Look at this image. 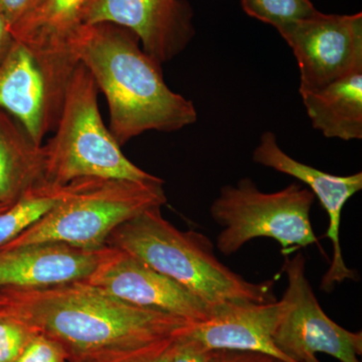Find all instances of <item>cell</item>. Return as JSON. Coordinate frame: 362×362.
<instances>
[{"label": "cell", "mask_w": 362, "mask_h": 362, "mask_svg": "<svg viewBox=\"0 0 362 362\" xmlns=\"http://www.w3.org/2000/svg\"><path fill=\"white\" fill-rule=\"evenodd\" d=\"M0 314L59 343L69 362H108L180 337L194 324L128 303L86 280L0 287Z\"/></svg>", "instance_id": "cell-1"}, {"label": "cell", "mask_w": 362, "mask_h": 362, "mask_svg": "<svg viewBox=\"0 0 362 362\" xmlns=\"http://www.w3.org/2000/svg\"><path fill=\"white\" fill-rule=\"evenodd\" d=\"M73 52L108 101L110 132L121 147L147 132H175L197 121L194 103L166 85L161 65L137 37L112 23L84 25Z\"/></svg>", "instance_id": "cell-2"}, {"label": "cell", "mask_w": 362, "mask_h": 362, "mask_svg": "<svg viewBox=\"0 0 362 362\" xmlns=\"http://www.w3.org/2000/svg\"><path fill=\"white\" fill-rule=\"evenodd\" d=\"M106 246L128 252L173 279L209 306L276 301L273 281L254 283L230 270L214 252L211 240L194 230H178L154 207L126 221Z\"/></svg>", "instance_id": "cell-3"}, {"label": "cell", "mask_w": 362, "mask_h": 362, "mask_svg": "<svg viewBox=\"0 0 362 362\" xmlns=\"http://www.w3.org/2000/svg\"><path fill=\"white\" fill-rule=\"evenodd\" d=\"M163 185L159 177L147 181L96 177L71 181L51 211L1 249L45 242L102 249L119 226L166 204Z\"/></svg>", "instance_id": "cell-4"}, {"label": "cell", "mask_w": 362, "mask_h": 362, "mask_svg": "<svg viewBox=\"0 0 362 362\" xmlns=\"http://www.w3.org/2000/svg\"><path fill=\"white\" fill-rule=\"evenodd\" d=\"M94 78L78 63L66 89L54 137L42 145L44 177L52 185H66L78 178L156 180L129 160L110 130L98 105Z\"/></svg>", "instance_id": "cell-5"}, {"label": "cell", "mask_w": 362, "mask_h": 362, "mask_svg": "<svg viewBox=\"0 0 362 362\" xmlns=\"http://www.w3.org/2000/svg\"><path fill=\"white\" fill-rule=\"evenodd\" d=\"M315 195L291 183L275 192H263L250 178L225 185L209 213L223 230L216 247L225 256L239 252L250 240L270 238L287 250L318 245L310 220Z\"/></svg>", "instance_id": "cell-6"}, {"label": "cell", "mask_w": 362, "mask_h": 362, "mask_svg": "<svg viewBox=\"0 0 362 362\" xmlns=\"http://www.w3.org/2000/svg\"><path fill=\"white\" fill-rule=\"evenodd\" d=\"M306 259L298 252L285 257L288 286L282 297V316L274 332L278 349L294 362L325 354L340 362H361L362 333L351 332L331 320L321 308L306 277Z\"/></svg>", "instance_id": "cell-7"}, {"label": "cell", "mask_w": 362, "mask_h": 362, "mask_svg": "<svg viewBox=\"0 0 362 362\" xmlns=\"http://www.w3.org/2000/svg\"><path fill=\"white\" fill-rule=\"evenodd\" d=\"M300 71V94L325 87L362 68V14L310 16L277 28Z\"/></svg>", "instance_id": "cell-8"}, {"label": "cell", "mask_w": 362, "mask_h": 362, "mask_svg": "<svg viewBox=\"0 0 362 362\" xmlns=\"http://www.w3.org/2000/svg\"><path fill=\"white\" fill-rule=\"evenodd\" d=\"M81 18L87 25L112 23L130 30L159 65L185 51L195 35L187 0H86Z\"/></svg>", "instance_id": "cell-9"}, {"label": "cell", "mask_w": 362, "mask_h": 362, "mask_svg": "<svg viewBox=\"0 0 362 362\" xmlns=\"http://www.w3.org/2000/svg\"><path fill=\"white\" fill-rule=\"evenodd\" d=\"M85 1L45 0L11 30L14 40L25 45L39 65L58 121L69 83L78 65L73 45L84 25L81 11Z\"/></svg>", "instance_id": "cell-10"}, {"label": "cell", "mask_w": 362, "mask_h": 362, "mask_svg": "<svg viewBox=\"0 0 362 362\" xmlns=\"http://www.w3.org/2000/svg\"><path fill=\"white\" fill-rule=\"evenodd\" d=\"M86 281L128 303L180 317L192 323L207 320L213 312V307L173 279L113 247Z\"/></svg>", "instance_id": "cell-11"}, {"label": "cell", "mask_w": 362, "mask_h": 362, "mask_svg": "<svg viewBox=\"0 0 362 362\" xmlns=\"http://www.w3.org/2000/svg\"><path fill=\"white\" fill-rule=\"evenodd\" d=\"M252 161L305 183L327 213L329 226L325 237L332 243L333 256L329 269L321 281V290L329 293L345 280H356V272L349 269L343 258L340 223L345 204L362 189V173L333 175L302 163L281 148L277 136L272 131H266L259 137L258 145L252 151Z\"/></svg>", "instance_id": "cell-12"}, {"label": "cell", "mask_w": 362, "mask_h": 362, "mask_svg": "<svg viewBox=\"0 0 362 362\" xmlns=\"http://www.w3.org/2000/svg\"><path fill=\"white\" fill-rule=\"evenodd\" d=\"M282 300L268 303H226L213 307L206 321L192 324L185 333L204 349L266 354L294 362L283 354L273 337L281 316Z\"/></svg>", "instance_id": "cell-13"}, {"label": "cell", "mask_w": 362, "mask_h": 362, "mask_svg": "<svg viewBox=\"0 0 362 362\" xmlns=\"http://www.w3.org/2000/svg\"><path fill=\"white\" fill-rule=\"evenodd\" d=\"M110 247L35 243L0 250V287L40 288L86 280Z\"/></svg>", "instance_id": "cell-14"}, {"label": "cell", "mask_w": 362, "mask_h": 362, "mask_svg": "<svg viewBox=\"0 0 362 362\" xmlns=\"http://www.w3.org/2000/svg\"><path fill=\"white\" fill-rule=\"evenodd\" d=\"M0 110L13 117L39 146L58 124L44 75L30 52L16 40L0 64Z\"/></svg>", "instance_id": "cell-15"}, {"label": "cell", "mask_w": 362, "mask_h": 362, "mask_svg": "<svg viewBox=\"0 0 362 362\" xmlns=\"http://www.w3.org/2000/svg\"><path fill=\"white\" fill-rule=\"evenodd\" d=\"M301 95L314 129L326 138H362V68L321 89Z\"/></svg>", "instance_id": "cell-16"}, {"label": "cell", "mask_w": 362, "mask_h": 362, "mask_svg": "<svg viewBox=\"0 0 362 362\" xmlns=\"http://www.w3.org/2000/svg\"><path fill=\"white\" fill-rule=\"evenodd\" d=\"M45 183L42 146L0 110V204H13Z\"/></svg>", "instance_id": "cell-17"}, {"label": "cell", "mask_w": 362, "mask_h": 362, "mask_svg": "<svg viewBox=\"0 0 362 362\" xmlns=\"http://www.w3.org/2000/svg\"><path fill=\"white\" fill-rule=\"evenodd\" d=\"M65 189L66 185L45 183L0 213V249L51 211L61 201Z\"/></svg>", "instance_id": "cell-18"}, {"label": "cell", "mask_w": 362, "mask_h": 362, "mask_svg": "<svg viewBox=\"0 0 362 362\" xmlns=\"http://www.w3.org/2000/svg\"><path fill=\"white\" fill-rule=\"evenodd\" d=\"M242 7L247 16L276 30L317 11L311 0H242Z\"/></svg>", "instance_id": "cell-19"}, {"label": "cell", "mask_w": 362, "mask_h": 362, "mask_svg": "<svg viewBox=\"0 0 362 362\" xmlns=\"http://www.w3.org/2000/svg\"><path fill=\"white\" fill-rule=\"evenodd\" d=\"M33 333L20 321L0 314V362H13Z\"/></svg>", "instance_id": "cell-20"}, {"label": "cell", "mask_w": 362, "mask_h": 362, "mask_svg": "<svg viewBox=\"0 0 362 362\" xmlns=\"http://www.w3.org/2000/svg\"><path fill=\"white\" fill-rule=\"evenodd\" d=\"M13 362H69L63 347L51 338L33 333Z\"/></svg>", "instance_id": "cell-21"}, {"label": "cell", "mask_w": 362, "mask_h": 362, "mask_svg": "<svg viewBox=\"0 0 362 362\" xmlns=\"http://www.w3.org/2000/svg\"><path fill=\"white\" fill-rule=\"evenodd\" d=\"M221 351L204 349L199 342L183 334L176 340L175 354L170 362H218Z\"/></svg>", "instance_id": "cell-22"}, {"label": "cell", "mask_w": 362, "mask_h": 362, "mask_svg": "<svg viewBox=\"0 0 362 362\" xmlns=\"http://www.w3.org/2000/svg\"><path fill=\"white\" fill-rule=\"evenodd\" d=\"M177 338H171L108 362H170L175 354Z\"/></svg>", "instance_id": "cell-23"}, {"label": "cell", "mask_w": 362, "mask_h": 362, "mask_svg": "<svg viewBox=\"0 0 362 362\" xmlns=\"http://www.w3.org/2000/svg\"><path fill=\"white\" fill-rule=\"evenodd\" d=\"M45 0H0V13L9 28L20 23L39 8Z\"/></svg>", "instance_id": "cell-24"}, {"label": "cell", "mask_w": 362, "mask_h": 362, "mask_svg": "<svg viewBox=\"0 0 362 362\" xmlns=\"http://www.w3.org/2000/svg\"><path fill=\"white\" fill-rule=\"evenodd\" d=\"M273 357L255 352L221 350L218 362H273Z\"/></svg>", "instance_id": "cell-25"}, {"label": "cell", "mask_w": 362, "mask_h": 362, "mask_svg": "<svg viewBox=\"0 0 362 362\" xmlns=\"http://www.w3.org/2000/svg\"><path fill=\"white\" fill-rule=\"evenodd\" d=\"M14 39L6 21L0 13V64L13 47Z\"/></svg>", "instance_id": "cell-26"}, {"label": "cell", "mask_w": 362, "mask_h": 362, "mask_svg": "<svg viewBox=\"0 0 362 362\" xmlns=\"http://www.w3.org/2000/svg\"><path fill=\"white\" fill-rule=\"evenodd\" d=\"M303 362H320L318 361V358L315 356H308L304 359Z\"/></svg>", "instance_id": "cell-27"}, {"label": "cell", "mask_w": 362, "mask_h": 362, "mask_svg": "<svg viewBox=\"0 0 362 362\" xmlns=\"http://www.w3.org/2000/svg\"><path fill=\"white\" fill-rule=\"evenodd\" d=\"M11 206V204H0V213H2V211H6V209H8V207Z\"/></svg>", "instance_id": "cell-28"}, {"label": "cell", "mask_w": 362, "mask_h": 362, "mask_svg": "<svg viewBox=\"0 0 362 362\" xmlns=\"http://www.w3.org/2000/svg\"><path fill=\"white\" fill-rule=\"evenodd\" d=\"M273 362H284V361H279V359H274Z\"/></svg>", "instance_id": "cell-29"}]
</instances>
